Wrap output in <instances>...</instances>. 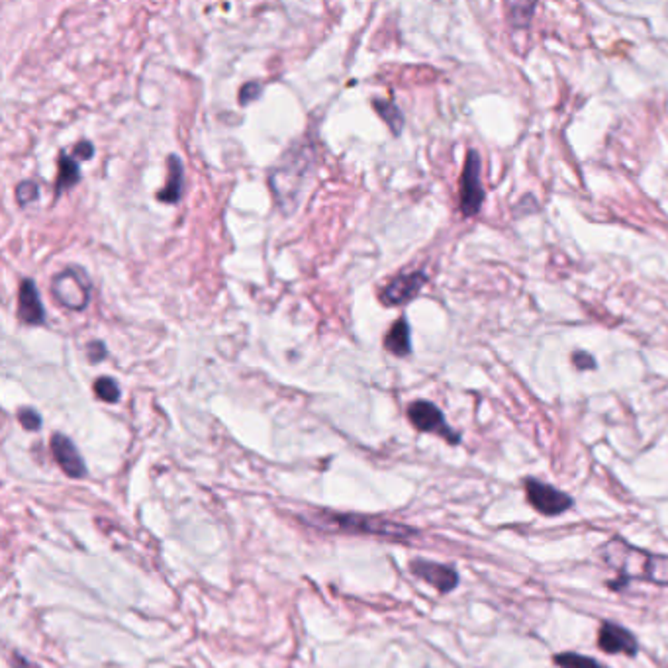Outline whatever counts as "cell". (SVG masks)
<instances>
[{"mask_svg": "<svg viewBox=\"0 0 668 668\" xmlns=\"http://www.w3.org/2000/svg\"><path fill=\"white\" fill-rule=\"evenodd\" d=\"M106 357H109V349H106V345L102 341H91L87 345V359L89 363H100L104 361Z\"/></svg>", "mask_w": 668, "mask_h": 668, "instance_id": "44dd1931", "label": "cell"}, {"mask_svg": "<svg viewBox=\"0 0 668 668\" xmlns=\"http://www.w3.org/2000/svg\"><path fill=\"white\" fill-rule=\"evenodd\" d=\"M94 155V148L91 141H79L75 148V157H81L82 161H89Z\"/></svg>", "mask_w": 668, "mask_h": 668, "instance_id": "603a6c76", "label": "cell"}, {"mask_svg": "<svg viewBox=\"0 0 668 668\" xmlns=\"http://www.w3.org/2000/svg\"><path fill=\"white\" fill-rule=\"evenodd\" d=\"M52 292L65 308L82 310L91 301V281L82 269L67 267L53 279Z\"/></svg>", "mask_w": 668, "mask_h": 668, "instance_id": "3957f363", "label": "cell"}, {"mask_svg": "<svg viewBox=\"0 0 668 668\" xmlns=\"http://www.w3.org/2000/svg\"><path fill=\"white\" fill-rule=\"evenodd\" d=\"M570 359H572V365H575L577 368H580V371H588V368H596L594 357L590 353H587V351L572 353Z\"/></svg>", "mask_w": 668, "mask_h": 668, "instance_id": "7402d4cb", "label": "cell"}, {"mask_svg": "<svg viewBox=\"0 0 668 668\" xmlns=\"http://www.w3.org/2000/svg\"><path fill=\"white\" fill-rule=\"evenodd\" d=\"M18 422L22 424L24 429H28V432H35V429L42 427V415L33 408H20Z\"/></svg>", "mask_w": 668, "mask_h": 668, "instance_id": "d6986e66", "label": "cell"}, {"mask_svg": "<svg viewBox=\"0 0 668 668\" xmlns=\"http://www.w3.org/2000/svg\"><path fill=\"white\" fill-rule=\"evenodd\" d=\"M408 417L415 429L420 432H427V434H437L444 439H447L449 444H459V434L455 429H451L445 422V415L441 412L435 404L427 402V400H415L408 406Z\"/></svg>", "mask_w": 668, "mask_h": 668, "instance_id": "5b68a950", "label": "cell"}, {"mask_svg": "<svg viewBox=\"0 0 668 668\" xmlns=\"http://www.w3.org/2000/svg\"><path fill=\"white\" fill-rule=\"evenodd\" d=\"M14 668H38V666L28 663L26 659L20 657V654H14Z\"/></svg>", "mask_w": 668, "mask_h": 668, "instance_id": "cb8c5ba5", "label": "cell"}, {"mask_svg": "<svg viewBox=\"0 0 668 668\" xmlns=\"http://www.w3.org/2000/svg\"><path fill=\"white\" fill-rule=\"evenodd\" d=\"M385 348L396 357H406L412 353V339H410V324L406 318L396 320L388 329L385 338Z\"/></svg>", "mask_w": 668, "mask_h": 668, "instance_id": "4fadbf2b", "label": "cell"}, {"mask_svg": "<svg viewBox=\"0 0 668 668\" xmlns=\"http://www.w3.org/2000/svg\"><path fill=\"white\" fill-rule=\"evenodd\" d=\"M461 212L467 218L476 216L481 212L482 202H484V188H482V178H481V155L474 149L467 153L464 159L463 175H461Z\"/></svg>", "mask_w": 668, "mask_h": 668, "instance_id": "277c9868", "label": "cell"}, {"mask_svg": "<svg viewBox=\"0 0 668 668\" xmlns=\"http://www.w3.org/2000/svg\"><path fill=\"white\" fill-rule=\"evenodd\" d=\"M18 318L24 324L42 326L45 324V308L33 281L24 279L18 289Z\"/></svg>", "mask_w": 668, "mask_h": 668, "instance_id": "9c48e42d", "label": "cell"}, {"mask_svg": "<svg viewBox=\"0 0 668 668\" xmlns=\"http://www.w3.org/2000/svg\"><path fill=\"white\" fill-rule=\"evenodd\" d=\"M526 491H528L530 504L545 516L565 514V511L575 504L572 502V498L567 496L565 492H560L557 491V488L543 484L539 481H533V479L526 481Z\"/></svg>", "mask_w": 668, "mask_h": 668, "instance_id": "8992f818", "label": "cell"}, {"mask_svg": "<svg viewBox=\"0 0 668 668\" xmlns=\"http://www.w3.org/2000/svg\"><path fill=\"white\" fill-rule=\"evenodd\" d=\"M81 181V169L79 161L69 157L65 151L59 153V173H57V183H55V195L59 196L65 190L73 188Z\"/></svg>", "mask_w": 668, "mask_h": 668, "instance_id": "5bb4252c", "label": "cell"}, {"mask_svg": "<svg viewBox=\"0 0 668 668\" xmlns=\"http://www.w3.org/2000/svg\"><path fill=\"white\" fill-rule=\"evenodd\" d=\"M425 282H427V274L424 271L398 274V277L392 279L385 286L383 292H380V301H383V304L386 306L408 304L417 294H420Z\"/></svg>", "mask_w": 668, "mask_h": 668, "instance_id": "52a82bcc", "label": "cell"}, {"mask_svg": "<svg viewBox=\"0 0 668 668\" xmlns=\"http://www.w3.org/2000/svg\"><path fill=\"white\" fill-rule=\"evenodd\" d=\"M52 453L69 479H82L87 474L85 461H82L75 444L67 435L55 434L52 437Z\"/></svg>", "mask_w": 668, "mask_h": 668, "instance_id": "ba28073f", "label": "cell"}, {"mask_svg": "<svg viewBox=\"0 0 668 668\" xmlns=\"http://www.w3.org/2000/svg\"><path fill=\"white\" fill-rule=\"evenodd\" d=\"M410 568L415 577L424 578L425 582L432 584V587H435L439 592H451L459 582L455 568L445 567V565L429 563V560H414Z\"/></svg>", "mask_w": 668, "mask_h": 668, "instance_id": "30bf717a", "label": "cell"}, {"mask_svg": "<svg viewBox=\"0 0 668 668\" xmlns=\"http://www.w3.org/2000/svg\"><path fill=\"white\" fill-rule=\"evenodd\" d=\"M94 395H97L102 402L116 404L122 396V390L114 378L100 377L97 378V383H94Z\"/></svg>", "mask_w": 668, "mask_h": 668, "instance_id": "2e32d148", "label": "cell"}, {"mask_svg": "<svg viewBox=\"0 0 668 668\" xmlns=\"http://www.w3.org/2000/svg\"><path fill=\"white\" fill-rule=\"evenodd\" d=\"M316 528L328 531H345V533H371L378 537H395V539H404V537L412 535L410 528L402 526V523H392L378 518H365V516H349V514H331V511H318L312 516Z\"/></svg>", "mask_w": 668, "mask_h": 668, "instance_id": "7a4b0ae2", "label": "cell"}, {"mask_svg": "<svg viewBox=\"0 0 668 668\" xmlns=\"http://www.w3.org/2000/svg\"><path fill=\"white\" fill-rule=\"evenodd\" d=\"M40 198V188L33 181H22L16 185V200L22 208L30 206L32 202Z\"/></svg>", "mask_w": 668, "mask_h": 668, "instance_id": "ac0fdd59", "label": "cell"}, {"mask_svg": "<svg viewBox=\"0 0 668 668\" xmlns=\"http://www.w3.org/2000/svg\"><path fill=\"white\" fill-rule=\"evenodd\" d=\"M598 645H600L602 651L610 653V654L624 653V654H629V657H634V654H637V641H635V637L631 635L627 629L619 627L616 624H604L600 627Z\"/></svg>", "mask_w": 668, "mask_h": 668, "instance_id": "8fae6325", "label": "cell"}, {"mask_svg": "<svg viewBox=\"0 0 668 668\" xmlns=\"http://www.w3.org/2000/svg\"><path fill=\"white\" fill-rule=\"evenodd\" d=\"M261 92H263V85H261L259 81L245 82V85L240 89V104L247 106L249 102L257 100L261 97Z\"/></svg>", "mask_w": 668, "mask_h": 668, "instance_id": "ffe728a7", "label": "cell"}, {"mask_svg": "<svg viewBox=\"0 0 668 668\" xmlns=\"http://www.w3.org/2000/svg\"><path fill=\"white\" fill-rule=\"evenodd\" d=\"M167 173L169 175H167V183L157 195V200L165 202V205H177V202L181 200L185 188V169L183 161L178 159V155H169V157H167Z\"/></svg>", "mask_w": 668, "mask_h": 668, "instance_id": "7c38bea8", "label": "cell"}, {"mask_svg": "<svg viewBox=\"0 0 668 668\" xmlns=\"http://www.w3.org/2000/svg\"><path fill=\"white\" fill-rule=\"evenodd\" d=\"M604 560L625 578L651 580L668 587V557L649 555L624 539H612L604 547Z\"/></svg>", "mask_w": 668, "mask_h": 668, "instance_id": "6da1fadb", "label": "cell"}, {"mask_svg": "<svg viewBox=\"0 0 668 668\" xmlns=\"http://www.w3.org/2000/svg\"><path fill=\"white\" fill-rule=\"evenodd\" d=\"M373 109L375 112L383 118L386 122V126L390 128V132L398 136L404 128V114L400 112L398 106L392 100H383V99H375L373 100Z\"/></svg>", "mask_w": 668, "mask_h": 668, "instance_id": "9a60e30c", "label": "cell"}, {"mask_svg": "<svg viewBox=\"0 0 668 668\" xmlns=\"http://www.w3.org/2000/svg\"><path fill=\"white\" fill-rule=\"evenodd\" d=\"M555 663L560 666V668H602L598 663H596L594 659H588V657H582V654H577V653H563V654H557L555 657Z\"/></svg>", "mask_w": 668, "mask_h": 668, "instance_id": "e0dca14e", "label": "cell"}]
</instances>
